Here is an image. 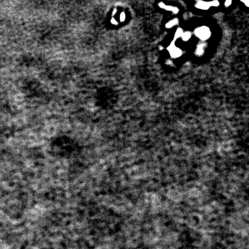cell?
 <instances>
[{"mask_svg":"<svg viewBox=\"0 0 249 249\" xmlns=\"http://www.w3.org/2000/svg\"><path fill=\"white\" fill-rule=\"evenodd\" d=\"M195 34L201 40H206L210 36V31L206 27H201L195 30Z\"/></svg>","mask_w":249,"mask_h":249,"instance_id":"obj_1","label":"cell"},{"mask_svg":"<svg viewBox=\"0 0 249 249\" xmlns=\"http://www.w3.org/2000/svg\"><path fill=\"white\" fill-rule=\"evenodd\" d=\"M196 7L198 8L201 9L206 10L210 8V2L207 3V2H203V1H199L196 4Z\"/></svg>","mask_w":249,"mask_h":249,"instance_id":"obj_2","label":"cell"},{"mask_svg":"<svg viewBox=\"0 0 249 249\" xmlns=\"http://www.w3.org/2000/svg\"><path fill=\"white\" fill-rule=\"evenodd\" d=\"M171 56L173 58H178L182 55V52L181 49L175 47L174 48L170 51Z\"/></svg>","mask_w":249,"mask_h":249,"instance_id":"obj_3","label":"cell"},{"mask_svg":"<svg viewBox=\"0 0 249 249\" xmlns=\"http://www.w3.org/2000/svg\"><path fill=\"white\" fill-rule=\"evenodd\" d=\"M178 19H173L172 20H171L168 22V23L166 24V27L167 28H170L172 27L173 26H174L175 25H177V24H178Z\"/></svg>","mask_w":249,"mask_h":249,"instance_id":"obj_4","label":"cell"},{"mask_svg":"<svg viewBox=\"0 0 249 249\" xmlns=\"http://www.w3.org/2000/svg\"><path fill=\"white\" fill-rule=\"evenodd\" d=\"M164 9L167 10L172 11L174 14H177L179 11V9L177 7H173V6H166V7L164 8Z\"/></svg>","mask_w":249,"mask_h":249,"instance_id":"obj_5","label":"cell"},{"mask_svg":"<svg viewBox=\"0 0 249 249\" xmlns=\"http://www.w3.org/2000/svg\"><path fill=\"white\" fill-rule=\"evenodd\" d=\"M182 38L183 39V41H188L189 39L191 37V33L190 32H186L183 34V35H182Z\"/></svg>","mask_w":249,"mask_h":249,"instance_id":"obj_6","label":"cell"},{"mask_svg":"<svg viewBox=\"0 0 249 249\" xmlns=\"http://www.w3.org/2000/svg\"><path fill=\"white\" fill-rule=\"evenodd\" d=\"M183 30H182L181 28H178V30H177L176 33H175V39H177V38H179V37H181V36H182V35H183Z\"/></svg>","mask_w":249,"mask_h":249,"instance_id":"obj_7","label":"cell"},{"mask_svg":"<svg viewBox=\"0 0 249 249\" xmlns=\"http://www.w3.org/2000/svg\"><path fill=\"white\" fill-rule=\"evenodd\" d=\"M210 6H219V3L217 1L210 2Z\"/></svg>","mask_w":249,"mask_h":249,"instance_id":"obj_8","label":"cell"},{"mask_svg":"<svg viewBox=\"0 0 249 249\" xmlns=\"http://www.w3.org/2000/svg\"><path fill=\"white\" fill-rule=\"evenodd\" d=\"M231 3H232V1H227L225 3V6L226 7H228V6H229L231 5Z\"/></svg>","mask_w":249,"mask_h":249,"instance_id":"obj_9","label":"cell"},{"mask_svg":"<svg viewBox=\"0 0 249 249\" xmlns=\"http://www.w3.org/2000/svg\"><path fill=\"white\" fill-rule=\"evenodd\" d=\"M124 19H125V15L123 13H122L121 15V20L122 21H123Z\"/></svg>","mask_w":249,"mask_h":249,"instance_id":"obj_10","label":"cell"},{"mask_svg":"<svg viewBox=\"0 0 249 249\" xmlns=\"http://www.w3.org/2000/svg\"><path fill=\"white\" fill-rule=\"evenodd\" d=\"M159 5L160 7L161 8H164H164L166 7V5H165V4H164L163 3H159Z\"/></svg>","mask_w":249,"mask_h":249,"instance_id":"obj_11","label":"cell"},{"mask_svg":"<svg viewBox=\"0 0 249 249\" xmlns=\"http://www.w3.org/2000/svg\"><path fill=\"white\" fill-rule=\"evenodd\" d=\"M244 3H245L246 4V5L247 6H248V3H249V2L248 1H243Z\"/></svg>","mask_w":249,"mask_h":249,"instance_id":"obj_12","label":"cell"}]
</instances>
